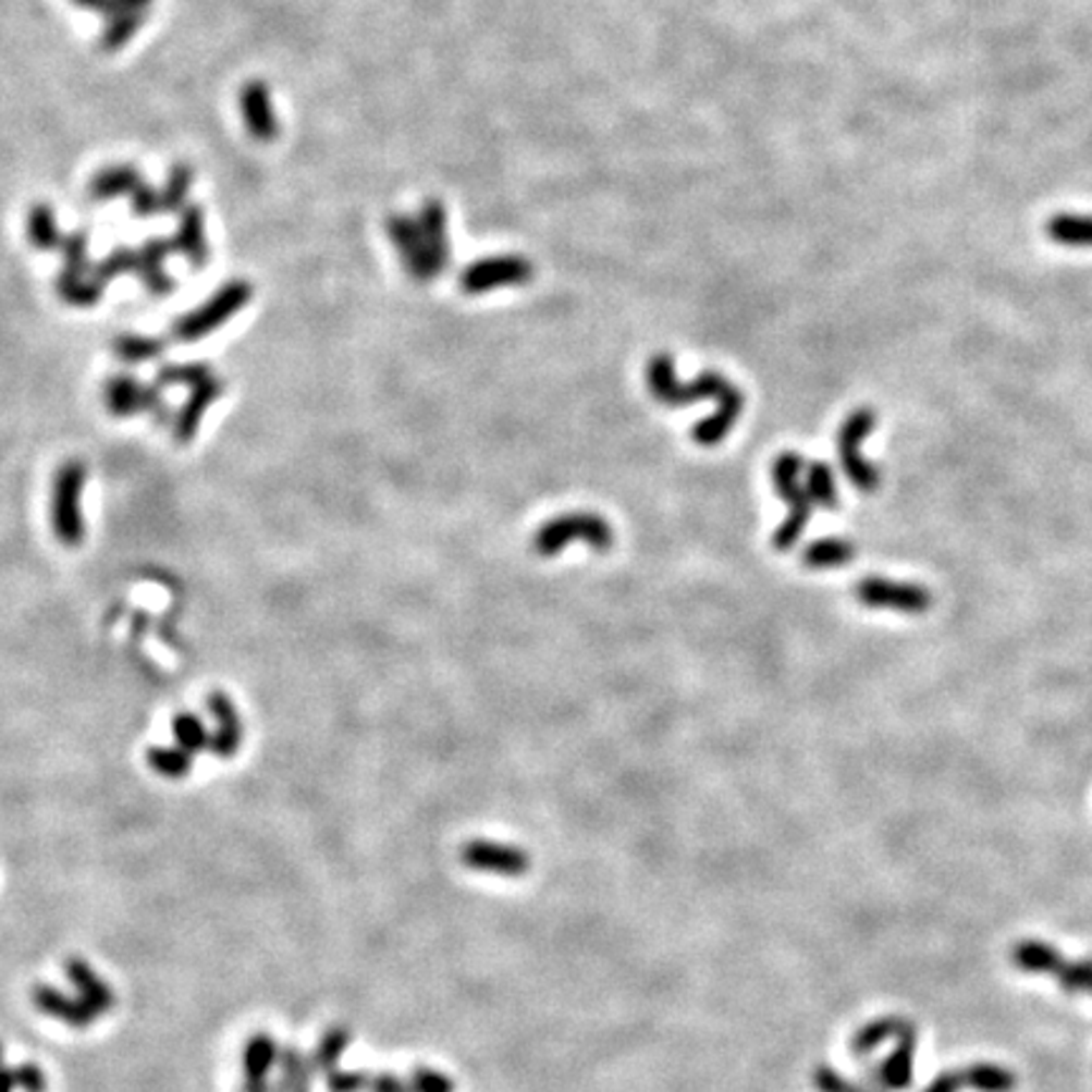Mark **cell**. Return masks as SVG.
Here are the masks:
<instances>
[{
    "label": "cell",
    "mask_w": 1092,
    "mask_h": 1092,
    "mask_svg": "<svg viewBox=\"0 0 1092 1092\" xmlns=\"http://www.w3.org/2000/svg\"><path fill=\"white\" fill-rule=\"evenodd\" d=\"M648 390L660 405L683 407L701 397H713L719 403L716 413L698 422L694 440L703 447H713L734 430L738 415L744 410V395L734 382L719 372H703L694 382H680L675 377V363L671 355H655L646 369Z\"/></svg>",
    "instance_id": "6da1fadb"
},
{
    "label": "cell",
    "mask_w": 1092,
    "mask_h": 1092,
    "mask_svg": "<svg viewBox=\"0 0 1092 1092\" xmlns=\"http://www.w3.org/2000/svg\"><path fill=\"white\" fill-rule=\"evenodd\" d=\"M577 539L592 547L594 552H608L612 541H615V531L600 514H592V511L562 514L533 533V552L539 556H556Z\"/></svg>",
    "instance_id": "7a4b0ae2"
},
{
    "label": "cell",
    "mask_w": 1092,
    "mask_h": 1092,
    "mask_svg": "<svg viewBox=\"0 0 1092 1092\" xmlns=\"http://www.w3.org/2000/svg\"><path fill=\"white\" fill-rule=\"evenodd\" d=\"M801 468H805V458H801L799 453H782L772 466L776 493H780L784 504H787V518H784L780 529L774 531V547L780 549V552H787V549L797 544L809 516H812L814 504L812 499H809L805 486L799 483Z\"/></svg>",
    "instance_id": "3957f363"
},
{
    "label": "cell",
    "mask_w": 1092,
    "mask_h": 1092,
    "mask_svg": "<svg viewBox=\"0 0 1092 1092\" xmlns=\"http://www.w3.org/2000/svg\"><path fill=\"white\" fill-rule=\"evenodd\" d=\"M86 483V468L78 461H69L53 478L51 493V524L61 544L76 547L84 541V511L82 496Z\"/></svg>",
    "instance_id": "277c9868"
},
{
    "label": "cell",
    "mask_w": 1092,
    "mask_h": 1092,
    "mask_svg": "<svg viewBox=\"0 0 1092 1092\" xmlns=\"http://www.w3.org/2000/svg\"><path fill=\"white\" fill-rule=\"evenodd\" d=\"M878 415L870 407H858V410L847 415V420L843 422L837 433V453L839 463H843L847 478H850L852 486L862 493H875L880 486V474L873 463L866 461V455L860 453V443L875 430Z\"/></svg>",
    "instance_id": "5b68a950"
},
{
    "label": "cell",
    "mask_w": 1092,
    "mask_h": 1092,
    "mask_svg": "<svg viewBox=\"0 0 1092 1092\" xmlns=\"http://www.w3.org/2000/svg\"><path fill=\"white\" fill-rule=\"evenodd\" d=\"M248 298H250V286L246 281H231V284L220 289L218 294L210 296L206 304L198 306V309L180 317L175 321V327H172V334H175L180 342H195L200 340V336H208L210 332H216L218 327H223L235 311H241L243 306L248 304Z\"/></svg>",
    "instance_id": "8992f818"
},
{
    "label": "cell",
    "mask_w": 1092,
    "mask_h": 1092,
    "mask_svg": "<svg viewBox=\"0 0 1092 1092\" xmlns=\"http://www.w3.org/2000/svg\"><path fill=\"white\" fill-rule=\"evenodd\" d=\"M533 279V263L522 256H491L478 258L461 273V292L478 296L496 292V289L524 286Z\"/></svg>",
    "instance_id": "52a82bcc"
},
{
    "label": "cell",
    "mask_w": 1092,
    "mask_h": 1092,
    "mask_svg": "<svg viewBox=\"0 0 1092 1092\" xmlns=\"http://www.w3.org/2000/svg\"><path fill=\"white\" fill-rule=\"evenodd\" d=\"M855 597L870 610H893L906 615H925L933 604V594L923 585L895 582L885 577H866L855 585Z\"/></svg>",
    "instance_id": "ba28073f"
},
{
    "label": "cell",
    "mask_w": 1092,
    "mask_h": 1092,
    "mask_svg": "<svg viewBox=\"0 0 1092 1092\" xmlns=\"http://www.w3.org/2000/svg\"><path fill=\"white\" fill-rule=\"evenodd\" d=\"M388 231H390L392 243H395L400 258H403L405 269L410 271L413 279L430 281V279L438 277L440 269H438L433 254H430L418 218L392 216L390 223H388Z\"/></svg>",
    "instance_id": "9c48e42d"
},
{
    "label": "cell",
    "mask_w": 1092,
    "mask_h": 1092,
    "mask_svg": "<svg viewBox=\"0 0 1092 1092\" xmlns=\"http://www.w3.org/2000/svg\"><path fill=\"white\" fill-rule=\"evenodd\" d=\"M463 862L478 873L506 878H518L529 870V855L514 845L491 843V839H474L463 847Z\"/></svg>",
    "instance_id": "30bf717a"
},
{
    "label": "cell",
    "mask_w": 1092,
    "mask_h": 1092,
    "mask_svg": "<svg viewBox=\"0 0 1092 1092\" xmlns=\"http://www.w3.org/2000/svg\"><path fill=\"white\" fill-rule=\"evenodd\" d=\"M66 977L78 992V999L84 1002V1007L89 1009L94 1017L112 1011V1007L116 1004L112 986H109L89 964L82 961V958H72V961L66 964Z\"/></svg>",
    "instance_id": "8fae6325"
},
{
    "label": "cell",
    "mask_w": 1092,
    "mask_h": 1092,
    "mask_svg": "<svg viewBox=\"0 0 1092 1092\" xmlns=\"http://www.w3.org/2000/svg\"><path fill=\"white\" fill-rule=\"evenodd\" d=\"M208 709L216 719V734L210 736V751H213L216 757L231 759L243 741V726L238 711H235L231 698L223 694H210Z\"/></svg>",
    "instance_id": "7c38bea8"
},
{
    "label": "cell",
    "mask_w": 1092,
    "mask_h": 1092,
    "mask_svg": "<svg viewBox=\"0 0 1092 1092\" xmlns=\"http://www.w3.org/2000/svg\"><path fill=\"white\" fill-rule=\"evenodd\" d=\"M107 405L114 415H135L143 410H157L160 405V392L157 388H147V384H139L135 377H114L109 380L105 390Z\"/></svg>",
    "instance_id": "4fadbf2b"
},
{
    "label": "cell",
    "mask_w": 1092,
    "mask_h": 1092,
    "mask_svg": "<svg viewBox=\"0 0 1092 1092\" xmlns=\"http://www.w3.org/2000/svg\"><path fill=\"white\" fill-rule=\"evenodd\" d=\"M30 999H34L36 1009L41 1011V1015L64 1021V1024L74 1027V1029H86L94 1019H97L89 1009L84 1007L82 999H74V996L59 992V989H53V986H46V984L34 986Z\"/></svg>",
    "instance_id": "5bb4252c"
},
{
    "label": "cell",
    "mask_w": 1092,
    "mask_h": 1092,
    "mask_svg": "<svg viewBox=\"0 0 1092 1092\" xmlns=\"http://www.w3.org/2000/svg\"><path fill=\"white\" fill-rule=\"evenodd\" d=\"M191 388H193L191 400H187V405L183 407V413H180L177 426H175V438L180 440V443H187V440L195 438L203 415L208 413V407L213 405V400L220 395V392H223L220 382L210 372L206 377H200L198 382H193Z\"/></svg>",
    "instance_id": "9a60e30c"
},
{
    "label": "cell",
    "mask_w": 1092,
    "mask_h": 1092,
    "mask_svg": "<svg viewBox=\"0 0 1092 1092\" xmlns=\"http://www.w3.org/2000/svg\"><path fill=\"white\" fill-rule=\"evenodd\" d=\"M241 112H243V116H246L250 135L258 137V139L277 137L279 124H277V116H273L269 89H266L263 84L254 82V84H248L246 89H243Z\"/></svg>",
    "instance_id": "2e32d148"
},
{
    "label": "cell",
    "mask_w": 1092,
    "mask_h": 1092,
    "mask_svg": "<svg viewBox=\"0 0 1092 1092\" xmlns=\"http://www.w3.org/2000/svg\"><path fill=\"white\" fill-rule=\"evenodd\" d=\"M913 1057H916V1032L913 1027L900 1034L898 1047L891 1057L878 1067L875 1080L887 1090H903L913 1082Z\"/></svg>",
    "instance_id": "e0dca14e"
},
{
    "label": "cell",
    "mask_w": 1092,
    "mask_h": 1092,
    "mask_svg": "<svg viewBox=\"0 0 1092 1092\" xmlns=\"http://www.w3.org/2000/svg\"><path fill=\"white\" fill-rule=\"evenodd\" d=\"M1044 235L1063 248H1092L1090 213H1057L1044 223Z\"/></svg>",
    "instance_id": "ac0fdd59"
},
{
    "label": "cell",
    "mask_w": 1092,
    "mask_h": 1092,
    "mask_svg": "<svg viewBox=\"0 0 1092 1092\" xmlns=\"http://www.w3.org/2000/svg\"><path fill=\"white\" fill-rule=\"evenodd\" d=\"M418 223L422 228V235H426V243L433 254L438 269L443 271L447 261H451V241H447V213L445 208L440 206L438 200H428L422 206Z\"/></svg>",
    "instance_id": "d6986e66"
},
{
    "label": "cell",
    "mask_w": 1092,
    "mask_h": 1092,
    "mask_svg": "<svg viewBox=\"0 0 1092 1092\" xmlns=\"http://www.w3.org/2000/svg\"><path fill=\"white\" fill-rule=\"evenodd\" d=\"M279 1044L273 1042L271 1034H254L243 1047V1080H269L273 1065H279Z\"/></svg>",
    "instance_id": "ffe728a7"
},
{
    "label": "cell",
    "mask_w": 1092,
    "mask_h": 1092,
    "mask_svg": "<svg viewBox=\"0 0 1092 1092\" xmlns=\"http://www.w3.org/2000/svg\"><path fill=\"white\" fill-rule=\"evenodd\" d=\"M855 554H858V549H855L852 541L830 537L812 541L805 549V554H801V562H805L807 569H837L843 564L852 562Z\"/></svg>",
    "instance_id": "44dd1931"
},
{
    "label": "cell",
    "mask_w": 1092,
    "mask_h": 1092,
    "mask_svg": "<svg viewBox=\"0 0 1092 1092\" xmlns=\"http://www.w3.org/2000/svg\"><path fill=\"white\" fill-rule=\"evenodd\" d=\"M170 246L162 241H152L137 254V273L143 277L149 292L168 294L172 292V279L164 271V258H168Z\"/></svg>",
    "instance_id": "7402d4cb"
},
{
    "label": "cell",
    "mask_w": 1092,
    "mask_h": 1092,
    "mask_svg": "<svg viewBox=\"0 0 1092 1092\" xmlns=\"http://www.w3.org/2000/svg\"><path fill=\"white\" fill-rule=\"evenodd\" d=\"M177 248L183 250L193 269H203L208 261V243H206V225H203V213L198 208H187L183 216V225L177 231Z\"/></svg>",
    "instance_id": "603a6c76"
},
{
    "label": "cell",
    "mask_w": 1092,
    "mask_h": 1092,
    "mask_svg": "<svg viewBox=\"0 0 1092 1092\" xmlns=\"http://www.w3.org/2000/svg\"><path fill=\"white\" fill-rule=\"evenodd\" d=\"M279 1092H309L311 1090V1078L317 1075L311 1065V1057H304L296 1047L281 1050L279 1055Z\"/></svg>",
    "instance_id": "cb8c5ba5"
},
{
    "label": "cell",
    "mask_w": 1092,
    "mask_h": 1092,
    "mask_svg": "<svg viewBox=\"0 0 1092 1092\" xmlns=\"http://www.w3.org/2000/svg\"><path fill=\"white\" fill-rule=\"evenodd\" d=\"M349 1042H352L349 1029H342V1027L327 1029V1032L321 1034L317 1050L311 1052L314 1070L321 1072V1075H329L332 1070H336V1065H340V1059L344 1055V1050L349 1047Z\"/></svg>",
    "instance_id": "d4e9b609"
},
{
    "label": "cell",
    "mask_w": 1092,
    "mask_h": 1092,
    "mask_svg": "<svg viewBox=\"0 0 1092 1092\" xmlns=\"http://www.w3.org/2000/svg\"><path fill=\"white\" fill-rule=\"evenodd\" d=\"M147 761L164 780H180V776L191 774L193 753L185 751L183 746H155V749H149Z\"/></svg>",
    "instance_id": "484cf974"
},
{
    "label": "cell",
    "mask_w": 1092,
    "mask_h": 1092,
    "mask_svg": "<svg viewBox=\"0 0 1092 1092\" xmlns=\"http://www.w3.org/2000/svg\"><path fill=\"white\" fill-rule=\"evenodd\" d=\"M805 489H807L809 499H812L814 506H822V508H830V511L837 508L839 496H837V486H835V474H832V468L827 466V463H820V461L809 463Z\"/></svg>",
    "instance_id": "4316f807"
},
{
    "label": "cell",
    "mask_w": 1092,
    "mask_h": 1092,
    "mask_svg": "<svg viewBox=\"0 0 1092 1092\" xmlns=\"http://www.w3.org/2000/svg\"><path fill=\"white\" fill-rule=\"evenodd\" d=\"M1015 961L1021 969L1032 973H1057L1065 964L1055 948L1040 944V941H1024V944H1019L1015 950Z\"/></svg>",
    "instance_id": "83f0119b"
},
{
    "label": "cell",
    "mask_w": 1092,
    "mask_h": 1092,
    "mask_svg": "<svg viewBox=\"0 0 1092 1092\" xmlns=\"http://www.w3.org/2000/svg\"><path fill=\"white\" fill-rule=\"evenodd\" d=\"M139 185L143 183H139L137 172L132 168H109L94 177L91 195L99 200H109V198H116V195L135 193Z\"/></svg>",
    "instance_id": "f1b7e54d"
},
{
    "label": "cell",
    "mask_w": 1092,
    "mask_h": 1092,
    "mask_svg": "<svg viewBox=\"0 0 1092 1092\" xmlns=\"http://www.w3.org/2000/svg\"><path fill=\"white\" fill-rule=\"evenodd\" d=\"M964 1080L979 1092H1015L1017 1088L1015 1072L999 1065H973L971 1070H966Z\"/></svg>",
    "instance_id": "f546056e"
},
{
    "label": "cell",
    "mask_w": 1092,
    "mask_h": 1092,
    "mask_svg": "<svg viewBox=\"0 0 1092 1092\" xmlns=\"http://www.w3.org/2000/svg\"><path fill=\"white\" fill-rule=\"evenodd\" d=\"M908 1024L903 1019H878L873 1021V1024H868V1027H862L858 1034H855V1040H852V1052L858 1057L862 1055H868L870 1050H875L880 1042H885V1040H891L893 1034H903V1032H908Z\"/></svg>",
    "instance_id": "4dcf8cb0"
},
{
    "label": "cell",
    "mask_w": 1092,
    "mask_h": 1092,
    "mask_svg": "<svg viewBox=\"0 0 1092 1092\" xmlns=\"http://www.w3.org/2000/svg\"><path fill=\"white\" fill-rule=\"evenodd\" d=\"M101 289L105 286L99 281H86L76 271H64L59 279V294L74 306H91L101 296Z\"/></svg>",
    "instance_id": "1f68e13d"
},
{
    "label": "cell",
    "mask_w": 1092,
    "mask_h": 1092,
    "mask_svg": "<svg viewBox=\"0 0 1092 1092\" xmlns=\"http://www.w3.org/2000/svg\"><path fill=\"white\" fill-rule=\"evenodd\" d=\"M28 233H30V241H34L36 248L61 246V238H64V235H59V228H57V220H53L51 208H46V206H36L34 210H30Z\"/></svg>",
    "instance_id": "d6a6232c"
},
{
    "label": "cell",
    "mask_w": 1092,
    "mask_h": 1092,
    "mask_svg": "<svg viewBox=\"0 0 1092 1092\" xmlns=\"http://www.w3.org/2000/svg\"><path fill=\"white\" fill-rule=\"evenodd\" d=\"M172 731H175V741L177 746H183L185 751H203V746H210V734L203 726V721L193 713H180L172 721Z\"/></svg>",
    "instance_id": "836d02e7"
},
{
    "label": "cell",
    "mask_w": 1092,
    "mask_h": 1092,
    "mask_svg": "<svg viewBox=\"0 0 1092 1092\" xmlns=\"http://www.w3.org/2000/svg\"><path fill=\"white\" fill-rule=\"evenodd\" d=\"M143 23L145 13H127V15H116V19H109L105 36H101V46H105L107 51L122 49V46L137 34V28L143 26Z\"/></svg>",
    "instance_id": "e575fe53"
},
{
    "label": "cell",
    "mask_w": 1092,
    "mask_h": 1092,
    "mask_svg": "<svg viewBox=\"0 0 1092 1092\" xmlns=\"http://www.w3.org/2000/svg\"><path fill=\"white\" fill-rule=\"evenodd\" d=\"M160 349L162 344L157 340H147V336H124V340L116 342V355L127 359V363H145V359L155 357Z\"/></svg>",
    "instance_id": "d590c367"
},
{
    "label": "cell",
    "mask_w": 1092,
    "mask_h": 1092,
    "mask_svg": "<svg viewBox=\"0 0 1092 1092\" xmlns=\"http://www.w3.org/2000/svg\"><path fill=\"white\" fill-rule=\"evenodd\" d=\"M191 170L187 168H175L172 170V177L164 191L160 193V210H175L180 208V203L185 200L187 191H191Z\"/></svg>",
    "instance_id": "8d00e7d4"
},
{
    "label": "cell",
    "mask_w": 1092,
    "mask_h": 1092,
    "mask_svg": "<svg viewBox=\"0 0 1092 1092\" xmlns=\"http://www.w3.org/2000/svg\"><path fill=\"white\" fill-rule=\"evenodd\" d=\"M135 269H137V254H132V250H127V248L114 250V254L109 256L105 263L97 266V271H94V281H99V284L105 286V281H109L112 277H120V273L135 271Z\"/></svg>",
    "instance_id": "74e56055"
},
{
    "label": "cell",
    "mask_w": 1092,
    "mask_h": 1092,
    "mask_svg": "<svg viewBox=\"0 0 1092 1092\" xmlns=\"http://www.w3.org/2000/svg\"><path fill=\"white\" fill-rule=\"evenodd\" d=\"M413 1092H453L455 1085L445 1072H438L433 1067H418L410 1078Z\"/></svg>",
    "instance_id": "f35d334b"
},
{
    "label": "cell",
    "mask_w": 1092,
    "mask_h": 1092,
    "mask_svg": "<svg viewBox=\"0 0 1092 1092\" xmlns=\"http://www.w3.org/2000/svg\"><path fill=\"white\" fill-rule=\"evenodd\" d=\"M369 1082H372V1078L363 1070H332L327 1075L329 1092H363L365 1088H369Z\"/></svg>",
    "instance_id": "ab89813d"
},
{
    "label": "cell",
    "mask_w": 1092,
    "mask_h": 1092,
    "mask_svg": "<svg viewBox=\"0 0 1092 1092\" xmlns=\"http://www.w3.org/2000/svg\"><path fill=\"white\" fill-rule=\"evenodd\" d=\"M61 248H64L66 256V271L84 273L86 266V235H69V238H61Z\"/></svg>",
    "instance_id": "60d3db41"
},
{
    "label": "cell",
    "mask_w": 1092,
    "mask_h": 1092,
    "mask_svg": "<svg viewBox=\"0 0 1092 1092\" xmlns=\"http://www.w3.org/2000/svg\"><path fill=\"white\" fill-rule=\"evenodd\" d=\"M814 1082L822 1092H868L858 1085H852V1082H847L843 1075L832 1070V1067H820L814 1075Z\"/></svg>",
    "instance_id": "b9f144b4"
},
{
    "label": "cell",
    "mask_w": 1092,
    "mask_h": 1092,
    "mask_svg": "<svg viewBox=\"0 0 1092 1092\" xmlns=\"http://www.w3.org/2000/svg\"><path fill=\"white\" fill-rule=\"evenodd\" d=\"M13 1078H15V1085H19L23 1092H46V1075L41 1067H36V1065H21L19 1070H13Z\"/></svg>",
    "instance_id": "7bdbcfd3"
},
{
    "label": "cell",
    "mask_w": 1092,
    "mask_h": 1092,
    "mask_svg": "<svg viewBox=\"0 0 1092 1092\" xmlns=\"http://www.w3.org/2000/svg\"><path fill=\"white\" fill-rule=\"evenodd\" d=\"M132 208H135L137 216H152L160 210V195L149 191L147 185H139L135 191V198H132Z\"/></svg>",
    "instance_id": "ee69618b"
},
{
    "label": "cell",
    "mask_w": 1092,
    "mask_h": 1092,
    "mask_svg": "<svg viewBox=\"0 0 1092 1092\" xmlns=\"http://www.w3.org/2000/svg\"><path fill=\"white\" fill-rule=\"evenodd\" d=\"M964 1085V1078L956 1072H941L936 1080L931 1082L923 1092H958V1088Z\"/></svg>",
    "instance_id": "f6af8a7d"
},
{
    "label": "cell",
    "mask_w": 1092,
    "mask_h": 1092,
    "mask_svg": "<svg viewBox=\"0 0 1092 1092\" xmlns=\"http://www.w3.org/2000/svg\"><path fill=\"white\" fill-rule=\"evenodd\" d=\"M369 1090L372 1092H405V1085L395 1078V1075L382 1072V1075H377V1078H372V1082H369Z\"/></svg>",
    "instance_id": "bcb514c9"
},
{
    "label": "cell",
    "mask_w": 1092,
    "mask_h": 1092,
    "mask_svg": "<svg viewBox=\"0 0 1092 1092\" xmlns=\"http://www.w3.org/2000/svg\"><path fill=\"white\" fill-rule=\"evenodd\" d=\"M241 1092H271L269 1080H243Z\"/></svg>",
    "instance_id": "7dc6e473"
},
{
    "label": "cell",
    "mask_w": 1092,
    "mask_h": 1092,
    "mask_svg": "<svg viewBox=\"0 0 1092 1092\" xmlns=\"http://www.w3.org/2000/svg\"><path fill=\"white\" fill-rule=\"evenodd\" d=\"M13 1088H15L13 1070H3V1067H0V1092H13Z\"/></svg>",
    "instance_id": "c3c4849f"
},
{
    "label": "cell",
    "mask_w": 1092,
    "mask_h": 1092,
    "mask_svg": "<svg viewBox=\"0 0 1092 1092\" xmlns=\"http://www.w3.org/2000/svg\"><path fill=\"white\" fill-rule=\"evenodd\" d=\"M0 1067H3V1047H0Z\"/></svg>",
    "instance_id": "681fc988"
},
{
    "label": "cell",
    "mask_w": 1092,
    "mask_h": 1092,
    "mask_svg": "<svg viewBox=\"0 0 1092 1092\" xmlns=\"http://www.w3.org/2000/svg\"><path fill=\"white\" fill-rule=\"evenodd\" d=\"M405 1092H413V1090H405Z\"/></svg>",
    "instance_id": "f907efd6"
}]
</instances>
